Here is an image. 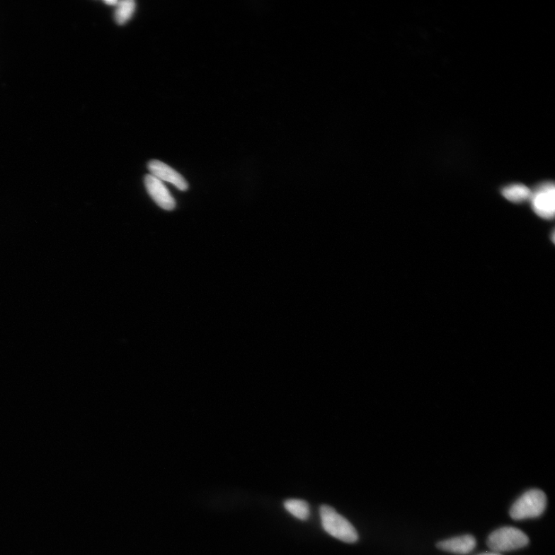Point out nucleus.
<instances>
[{
	"instance_id": "nucleus-8",
	"label": "nucleus",
	"mask_w": 555,
	"mask_h": 555,
	"mask_svg": "<svg viewBox=\"0 0 555 555\" xmlns=\"http://www.w3.org/2000/svg\"><path fill=\"white\" fill-rule=\"evenodd\" d=\"M501 193L511 202L522 203L530 200L532 190L524 185L515 184L503 188Z\"/></svg>"
},
{
	"instance_id": "nucleus-2",
	"label": "nucleus",
	"mask_w": 555,
	"mask_h": 555,
	"mask_svg": "<svg viewBox=\"0 0 555 555\" xmlns=\"http://www.w3.org/2000/svg\"><path fill=\"white\" fill-rule=\"evenodd\" d=\"M547 507V497L539 489H532L522 494L510 510V516L515 520L540 517Z\"/></svg>"
},
{
	"instance_id": "nucleus-10",
	"label": "nucleus",
	"mask_w": 555,
	"mask_h": 555,
	"mask_svg": "<svg viewBox=\"0 0 555 555\" xmlns=\"http://www.w3.org/2000/svg\"><path fill=\"white\" fill-rule=\"evenodd\" d=\"M286 510L302 520H306L309 517L310 510L308 503L300 499H289L284 503Z\"/></svg>"
},
{
	"instance_id": "nucleus-7",
	"label": "nucleus",
	"mask_w": 555,
	"mask_h": 555,
	"mask_svg": "<svg viewBox=\"0 0 555 555\" xmlns=\"http://www.w3.org/2000/svg\"><path fill=\"white\" fill-rule=\"evenodd\" d=\"M476 544L475 537L472 535L467 534L440 542L437 544V548L450 553L467 554L474 551Z\"/></svg>"
},
{
	"instance_id": "nucleus-4",
	"label": "nucleus",
	"mask_w": 555,
	"mask_h": 555,
	"mask_svg": "<svg viewBox=\"0 0 555 555\" xmlns=\"http://www.w3.org/2000/svg\"><path fill=\"white\" fill-rule=\"evenodd\" d=\"M530 201L533 211L544 219H554L555 213V187L553 182H544L532 192Z\"/></svg>"
},
{
	"instance_id": "nucleus-5",
	"label": "nucleus",
	"mask_w": 555,
	"mask_h": 555,
	"mask_svg": "<svg viewBox=\"0 0 555 555\" xmlns=\"http://www.w3.org/2000/svg\"><path fill=\"white\" fill-rule=\"evenodd\" d=\"M144 185L147 193L153 200L164 210L172 211L176 207L175 198L171 195L168 189L164 185L162 181L151 175L144 178Z\"/></svg>"
},
{
	"instance_id": "nucleus-11",
	"label": "nucleus",
	"mask_w": 555,
	"mask_h": 555,
	"mask_svg": "<svg viewBox=\"0 0 555 555\" xmlns=\"http://www.w3.org/2000/svg\"><path fill=\"white\" fill-rule=\"evenodd\" d=\"M118 2V0H106V1H104V4L109 6H117Z\"/></svg>"
},
{
	"instance_id": "nucleus-3",
	"label": "nucleus",
	"mask_w": 555,
	"mask_h": 555,
	"mask_svg": "<svg viewBox=\"0 0 555 555\" xmlns=\"http://www.w3.org/2000/svg\"><path fill=\"white\" fill-rule=\"evenodd\" d=\"M529 539L526 534L514 527H503L488 537V546L493 552L499 553L526 547Z\"/></svg>"
},
{
	"instance_id": "nucleus-6",
	"label": "nucleus",
	"mask_w": 555,
	"mask_h": 555,
	"mask_svg": "<svg viewBox=\"0 0 555 555\" xmlns=\"http://www.w3.org/2000/svg\"><path fill=\"white\" fill-rule=\"evenodd\" d=\"M147 168L151 176L161 181L169 182L181 192H185L188 189V184L185 178L168 164L159 160H151L147 164Z\"/></svg>"
},
{
	"instance_id": "nucleus-1",
	"label": "nucleus",
	"mask_w": 555,
	"mask_h": 555,
	"mask_svg": "<svg viewBox=\"0 0 555 555\" xmlns=\"http://www.w3.org/2000/svg\"><path fill=\"white\" fill-rule=\"evenodd\" d=\"M320 517L324 530L338 540L345 543H355L359 540L355 528L348 520L337 513L331 506L320 507Z\"/></svg>"
},
{
	"instance_id": "nucleus-12",
	"label": "nucleus",
	"mask_w": 555,
	"mask_h": 555,
	"mask_svg": "<svg viewBox=\"0 0 555 555\" xmlns=\"http://www.w3.org/2000/svg\"><path fill=\"white\" fill-rule=\"evenodd\" d=\"M479 555H501V554L496 552H486V553L480 554Z\"/></svg>"
},
{
	"instance_id": "nucleus-9",
	"label": "nucleus",
	"mask_w": 555,
	"mask_h": 555,
	"mask_svg": "<svg viewBox=\"0 0 555 555\" xmlns=\"http://www.w3.org/2000/svg\"><path fill=\"white\" fill-rule=\"evenodd\" d=\"M137 4L134 0H124V1H119L116 6L115 11V21L120 25H123L126 24L132 16L136 11Z\"/></svg>"
}]
</instances>
